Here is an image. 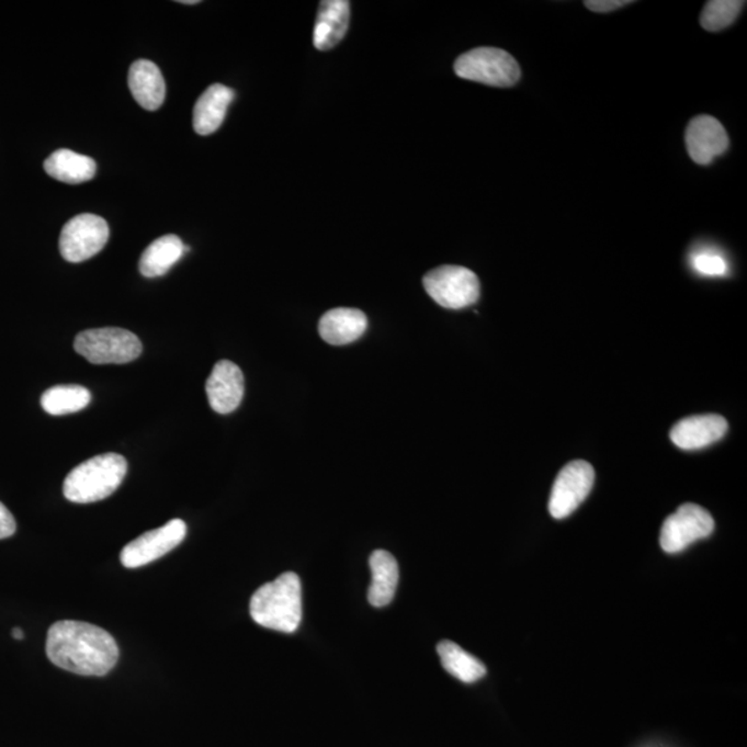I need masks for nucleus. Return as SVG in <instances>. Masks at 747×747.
I'll return each mask as SVG.
<instances>
[{"mask_svg":"<svg viewBox=\"0 0 747 747\" xmlns=\"http://www.w3.org/2000/svg\"><path fill=\"white\" fill-rule=\"evenodd\" d=\"M46 655L73 675L103 677L118 664L120 648L113 635L94 624L61 620L47 632Z\"/></svg>","mask_w":747,"mask_h":747,"instance_id":"obj_1","label":"nucleus"},{"mask_svg":"<svg viewBox=\"0 0 747 747\" xmlns=\"http://www.w3.org/2000/svg\"><path fill=\"white\" fill-rule=\"evenodd\" d=\"M249 613L259 626L295 633L302 622V586L298 575L285 571L259 587L249 602Z\"/></svg>","mask_w":747,"mask_h":747,"instance_id":"obj_2","label":"nucleus"},{"mask_svg":"<svg viewBox=\"0 0 747 747\" xmlns=\"http://www.w3.org/2000/svg\"><path fill=\"white\" fill-rule=\"evenodd\" d=\"M128 473V461L121 454L107 453L84 461L68 474L63 491L77 505L102 501L118 489Z\"/></svg>","mask_w":747,"mask_h":747,"instance_id":"obj_3","label":"nucleus"},{"mask_svg":"<svg viewBox=\"0 0 747 747\" xmlns=\"http://www.w3.org/2000/svg\"><path fill=\"white\" fill-rule=\"evenodd\" d=\"M454 72L466 81L496 88L513 87L521 79L516 57L498 47H476L464 53L455 60Z\"/></svg>","mask_w":747,"mask_h":747,"instance_id":"obj_4","label":"nucleus"},{"mask_svg":"<svg viewBox=\"0 0 747 747\" xmlns=\"http://www.w3.org/2000/svg\"><path fill=\"white\" fill-rule=\"evenodd\" d=\"M73 349L92 364H126L143 352L140 339L134 332L116 327L79 332Z\"/></svg>","mask_w":747,"mask_h":747,"instance_id":"obj_5","label":"nucleus"},{"mask_svg":"<svg viewBox=\"0 0 747 747\" xmlns=\"http://www.w3.org/2000/svg\"><path fill=\"white\" fill-rule=\"evenodd\" d=\"M423 288L438 305L464 309L476 304L480 295L478 275L463 267H441L423 275Z\"/></svg>","mask_w":747,"mask_h":747,"instance_id":"obj_6","label":"nucleus"},{"mask_svg":"<svg viewBox=\"0 0 747 747\" xmlns=\"http://www.w3.org/2000/svg\"><path fill=\"white\" fill-rule=\"evenodd\" d=\"M109 224L102 216L82 214L72 217L63 227L58 247L67 262L81 263L98 256L109 242Z\"/></svg>","mask_w":747,"mask_h":747,"instance_id":"obj_7","label":"nucleus"},{"mask_svg":"<svg viewBox=\"0 0 747 747\" xmlns=\"http://www.w3.org/2000/svg\"><path fill=\"white\" fill-rule=\"evenodd\" d=\"M595 480L596 473L591 464L582 460L570 461L554 482L548 502L551 516L555 519L569 517L590 495Z\"/></svg>","mask_w":747,"mask_h":747,"instance_id":"obj_8","label":"nucleus"},{"mask_svg":"<svg viewBox=\"0 0 747 747\" xmlns=\"http://www.w3.org/2000/svg\"><path fill=\"white\" fill-rule=\"evenodd\" d=\"M713 531L714 519L710 512L688 502L666 519L661 527L660 545L666 553H681L697 540L710 536Z\"/></svg>","mask_w":747,"mask_h":747,"instance_id":"obj_9","label":"nucleus"},{"mask_svg":"<svg viewBox=\"0 0 747 747\" xmlns=\"http://www.w3.org/2000/svg\"><path fill=\"white\" fill-rule=\"evenodd\" d=\"M188 527L182 519H172L162 528L142 534L121 553V563L128 569L140 568L171 553L183 542Z\"/></svg>","mask_w":747,"mask_h":747,"instance_id":"obj_10","label":"nucleus"},{"mask_svg":"<svg viewBox=\"0 0 747 747\" xmlns=\"http://www.w3.org/2000/svg\"><path fill=\"white\" fill-rule=\"evenodd\" d=\"M688 154L698 166H709L729 147V137L722 122L712 115H698L686 131Z\"/></svg>","mask_w":747,"mask_h":747,"instance_id":"obj_11","label":"nucleus"},{"mask_svg":"<svg viewBox=\"0 0 747 747\" xmlns=\"http://www.w3.org/2000/svg\"><path fill=\"white\" fill-rule=\"evenodd\" d=\"M212 410L219 415H230L244 397V375L230 360H220L214 365L205 385Z\"/></svg>","mask_w":747,"mask_h":747,"instance_id":"obj_12","label":"nucleus"},{"mask_svg":"<svg viewBox=\"0 0 747 747\" xmlns=\"http://www.w3.org/2000/svg\"><path fill=\"white\" fill-rule=\"evenodd\" d=\"M727 431L728 422L722 416H692L672 427L670 439L680 449L698 450L718 442Z\"/></svg>","mask_w":747,"mask_h":747,"instance_id":"obj_13","label":"nucleus"},{"mask_svg":"<svg viewBox=\"0 0 747 747\" xmlns=\"http://www.w3.org/2000/svg\"><path fill=\"white\" fill-rule=\"evenodd\" d=\"M235 97V90L225 84H211L194 105V131L201 136H208L219 129Z\"/></svg>","mask_w":747,"mask_h":747,"instance_id":"obj_14","label":"nucleus"},{"mask_svg":"<svg viewBox=\"0 0 747 747\" xmlns=\"http://www.w3.org/2000/svg\"><path fill=\"white\" fill-rule=\"evenodd\" d=\"M349 21H351V3L347 0L321 2L314 33L316 49L326 52L336 47L347 35Z\"/></svg>","mask_w":747,"mask_h":747,"instance_id":"obj_15","label":"nucleus"},{"mask_svg":"<svg viewBox=\"0 0 747 747\" xmlns=\"http://www.w3.org/2000/svg\"><path fill=\"white\" fill-rule=\"evenodd\" d=\"M367 316L352 307H337L322 315L319 332L330 346L341 347L358 341L367 330Z\"/></svg>","mask_w":747,"mask_h":747,"instance_id":"obj_16","label":"nucleus"},{"mask_svg":"<svg viewBox=\"0 0 747 747\" xmlns=\"http://www.w3.org/2000/svg\"><path fill=\"white\" fill-rule=\"evenodd\" d=\"M129 89L143 109L156 111L166 100L167 87L160 68L152 61L137 60L129 70Z\"/></svg>","mask_w":747,"mask_h":747,"instance_id":"obj_17","label":"nucleus"},{"mask_svg":"<svg viewBox=\"0 0 747 747\" xmlns=\"http://www.w3.org/2000/svg\"><path fill=\"white\" fill-rule=\"evenodd\" d=\"M370 569L373 581L369 588V602L375 608L388 607L399 582V565L395 556L385 550L374 551L370 556Z\"/></svg>","mask_w":747,"mask_h":747,"instance_id":"obj_18","label":"nucleus"},{"mask_svg":"<svg viewBox=\"0 0 747 747\" xmlns=\"http://www.w3.org/2000/svg\"><path fill=\"white\" fill-rule=\"evenodd\" d=\"M97 162L68 148H60L45 161V171L50 178L67 184H81L97 177Z\"/></svg>","mask_w":747,"mask_h":747,"instance_id":"obj_19","label":"nucleus"},{"mask_svg":"<svg viewBox=\"0 0 747 747\" xmlns=\"http://www.w3.org/2000/svg\"><path fill=\"white\" fill-rule=\"evenodd\" d=\"M184 256V244L178 236L168 235L157 238L143 252L139 270L145 278L156 279L166 275Z\"/></svg>","mask_w":747,"mask_h":747,"instance_id":"obj_20","label":"nucleus"},{"mask_svg":"<svg viewBox=\"0 0 747 747\" xmlns=\"http://www.w3.org/2000/svg\"><path fill=\"white\" fill-rule=\"evenodd\" d=\"M438 655L442 660L444 670L460 681L473 683L486 676L485 665L452 641L439 643Z\"/></svg>","mask_w":747,"mask_h":747,"instance_id":"obj_21","label":"nucleus"},{"mask_svg":"<svg viewBox=\"0 0 747 747\" xmlns=\"http://www.w3.org/2000/svg\"><path fill=\"white\" fill-rule=\"evenodd\" d=\"M92 395L81 385H58L41 397L42 409L50 416H67L87 409Z\"/></svg>","mask_w":747,"mask_h":747,"instance_id":"obj_22","label":"nucleus"},{"mask_svg":"<svg viewBox=\"0 0 747 747\" xmlns=\"http://www.w3.org/2000/svg\"><path fill=\"white\" fill-rule=\"evenodd\" d=\"M746 2L740 0H710L704 4L701 25L709 33H718L735 23Z\"/></svg>","mask_w":747,"mask_h":747,"instance_id":"obj_23","label":"nucleus"},{"mask_svg":"<svg viewBox=\"0 0 747 747\" xmlns=\"http://www.w3.org/2000/svg\"><path fill=\"white\" fill-rule=\"evenodd\" d=\"M691 263L699 274L710 275V278H718L728 273V263L722 253L709 251V249L693 253Z\"/></svg>","mask_w":747,"mask_h":747,"instance_id":"obj_24","label":"nucleus"},{"mask_svg":"<svg viewBox=\"0 0 747 747\" xmlns=\"http://www.w3.org/2000/svg\"><path fill=\"white\" fill-rule=\"evenodd\" d=\"M630 3L633 2H630V0H588V2H585V7L596 13H609L629 7Z\"/></svg>","mask_w":747,"mask_h":747,"instance_id":"obj_25","label":"nucleus"},{"mask_svg":"<svg viewBox=\"0 0 747 747\" xmlns=\"http://www.w3.org/2000/svg\"><path fill=\"white\" fill-rule=\"evenodd\" d=\"M15 531H18V523L12 512L0 502V540L12 537Z\"/></svg>","mask_w":747,"mask_h":747,"instance_id":"obj_26","label":"nucleus"},{"mask_svg":"<svg viewBox=\"0 0 747 747\" xmlns=\"http://www.w3.org/2000/svg\"><path fill=\"white\" fill-rule=\"evenodd\" d=\"M12 635L15 640H19V641L24 638V633H23V630H21V629H13Z\"/></svg>","mask_w":747,"mask_h":747,"instance_id":"obj_27","label":"nucleus"},{"mask_svg":"<svg viewBox=\"0 0 747 747\" xmlns=\"http://www.w3.org/2000/svg\"><path fill=\"white\" fill-rule=\"evenodd\" d=\"M180 3H183V4H197L199 2H197V0H182V2H180Z\"/></svg>","mask_w":747,"mask_h":747,"instance_id":"obj_28","label":"nucleus"}]
</instances>
